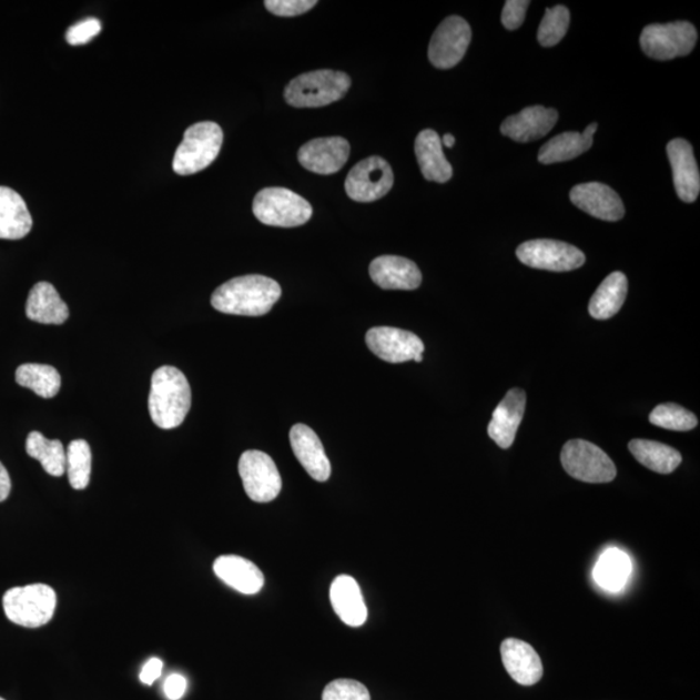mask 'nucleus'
<instances>
[{"mask_svg":"<svg viewBox=\"0 0 700 700\" xmlns=\"http://www.w3.org/2000/svg\"><path fill=\"white\" fill-rule=\"evenodd\" d=\"M11 478L9 471L6 470L2 461H0V503L6 501L11 494Z\"/></svg>","mask_w":700,"mask_h":700,"instance_id":"42","label":"nucleus"},{"mask_svg":"<svg viewBox=\"0 0 700 700\" xmlns=\"http://www.w3.org/2000/svg\"><path fill=\"white\" fill-rule=\"evenodd\" d=\"M17 383L32 389L37 396L53 398L59 394L61 376L55 367L41 364H26L18 367Z\"/></svg>","mask_w":700,"mask_h":700,"instance_id":"32","label":"nucleus"},{"mask_svg":"<svg viewBox=\"0 0 700 700\" xmlns=\"http://www.w3.org/2000/svg\"><path fill=\"white\" fill-rule=\"evenodd\" d=\"M527 0H507L503 11V24L507 30H517L525 22L529 7Z\"/></svg>","mask_w":700,"mask_h":700,"instance_id":"39","label":"nucleus"},{"mask_svg":"<svg viewBox=\"0 0 700 700\" xmlns=\"http://www.w3.org/2000/svg\"><path fill=\"white\" fill-rule=\"evenodd\" d=\"M27 317L42 325H63L69 318L68 305L49 282L37 283L29 292Z\"/></svg>","mask_w":700,"mask_h":700,"instance_id":"26","label":"nucleus"},{"mask_svg":"<svg viewBox=\"0 0 700 700\" xmlns=\"http://www.w3.org/2000/svg\"><path fill=\"white\" fill-rule=\"evenodd\" d=\"M697 41V29L688 21L646 27L640 38L646 55L661 61L689 55Z\"/></svg>","mask_w":700,"mask_h":700,"instance_id":"8","label":"nucleus"},{"mask_svg":"<svg viewBox=\"0 0 700 700\" xmlns=\"http://www.w3.org/2000/svg\"><path fill=\"white\" fill-rule=\"evenodd\" d=\"M322 700H372V697L364 683L341 679L327 684Z\"/></svg>","mask_w":700,"mask_h":700,"instance_id":"36","label":"nucleus"},{"mask_svg":"<svg viewBox=\"0 0 700 700\" xmlns=\"http://www.w3.org/2000/svg\"><path fill=\"white\" fill-rule=\"evenodd\" d=\"M27 453L41 461L43 470L55 478H60L67 471V452L63 443L49 440L38 430L30 433L27 438Z\"/></svg>","mask_w":700,"mask_h":700,"instance_id":"31","label":"nucleus"},{"mask_svg":"<svg viewBox=\"0 0 700 700\" xmlns=\"http://www.w3.org/2000/svg\"><path fill=\"white\" fill-rule=\"evenodd\" d=\"M281 296L278 282L264 275H243L215 290L211 303L221 313L261 317L273 310Z\"/></svg>","mask_w":700,"mask_h":700,"instance_id":"1","label":"nucleus"},{"mask_svg":"<svg viewBox=\"0 0 700 700\" xmlns=\"http://www.w3.org/2000/svg\"><path fill=\"white\" fill-rule=\"evenodd\" d=\"M366 344L376 357L389 364L407 361L422 363L425 344L419 336L396 327H374L366 334Z\"/></svg>","mask_w":700,"mask_h":700,"instance_id":"12","label":"nucleus"},{"mask_svg":"<svg viewBox=\"0 0 700 700\" xmlns=\"http://www.w3.org/2000/svg\"><path fill=\"white\" fill-rule=\"evenodd\" d=\"M58 597L55 590L45 584H30L6 591L3 609L13 625L24 628H40L49 625L55 613Z\"/></svg>","mask_w":700,"mask_h":700,"instance_id":"4","label":"nucleus"},{"mask_svg":"<svg viewBox=\"0 0 700 700\" xmlns=\"http://www.w3.org/2000/svg\"><path fill=\"white\" fill-rule=\"evenodd\" d=\"M91 448L88 442L74 440L67 450V473L69 484L75 490L89 487L91 475Z\"/></svg>","mask_w":700,"mask_h":700,"instance_id":"33","label":"nucleus"},{"mask_svg":"<svg viewBox=\"0 0 700 700\" xmlns=\"http://www.w3.org/2000/svg\"><path fill=\"white\" fill-rule=\"evenodd\" d=\"M559 114L552 108L541 105L525 108L520 113L510 115L501 125V133L520 143L541 140L556 126Z\"/></svg>","mask_w":700,"mask_h":700,"instance_id":"17","label":"nucleus"},{"mask_svg":"<svg viewBox=\"0 0 700 700\" xmlns=\"http://www.w3.org/2000/svg\"><path fill=\"white\" fill-rule=\"evenodd\" d=\"M290 442L300 464L314 480L325 483L331 476V464L317 434L305 425L291 428Z\"/></svg>","mask_w":700,"mask_h":700,"instance_id":"20","label":"nucleus"},{"mask_svg":"<svg viewBox=\"0 0 700 700\" xmlns=\"http://www.w3.org/2000/svg\"><path fill=\"white\" fill-rule=\"evenodd\" d=\"M471 28L465 19H445L430 40L428 59L438 69L456 67L465 58L471 42Z\"/></svg>","mask_w":700,"mask_h":700,"instance_id":"13","label":"nucleus"},{"mask_svg":"<svg viewBox=\"0 0 700 700\" xmlns=\"http://www.w3.org/2000/svg\"><path fill=\"white\" fill-rule=\"evenodd\" d=\"M501 657L507 673L523 687H534L542 679L541 658L529 643L507 638L501 645Z\"/></svg>","mask_w":700,"mask_h":700,"instance_id":"19","label":"nucleus"},{"mask_svg":"<svg viewBox=\"0 0 700 700\" xmlns=\"http://www.w3.org/2000/svg\"><path fill=\"white\" fill-rule=\"evenodd\" d=\"M0 700H6V699H3V698H0Z\"/></svg>","mask_w":700,"mask_h":700,"instance_id":"44","label":"nucleus"},{"mask_svg":"<svg viewBox=\"0 0 700 700\" xmlns=\"http://www.w3.org/2000/svg\"><path fill=\"white\" fill-rule=\"evenodd\" d=\"M632 572V561L628 554L617 548L606 550L595 568V580L598 586L609 590L619 591L625 588Z\"/></svg>","mask_w":700,"mask_h":700,"instance_id":"30","label":"nucleus"},{"mask_svg":"<svg viewBox=\"0 0 700 700\" xmlns=\"http://www.w3.org/2000/svg\"><path fill=\"white\" fill-rule=\"evenodd\" d=\"M317 6L315 0H266L265 7L268 12L281 18H294L304 14Z\"/></svg>","mask_w":700,"mask_h":700,"instance_id":"37","label":"nucleus"},{"mask_svg":"<svg viewBox=\"0 0 700 700\" xmlns=\"http://www.w3.org/2000/svg\"><path fill=\"white\" fill-rule=\"evenodd\" d=\"M628 295L627 276L620 272H615L607 276L601 286L591 296L589 303V314L595 319L603 321L612 318L618 314Z\"/></svg>","mask_w":700,"mask_h":700,"instance_id":"28","label":"nucleus"},{"mask_svg":"<svg viewBox=\"0 0 700 700\" xmlns=\"http://www.w3.org/2000/svg\"><path fill=\"white\" fill-rule=\"evenodd\" d=\"M560 460L566 473L576 480L605 484L617 478V466L612 459L597 445L586 440L566 443Z\"/></svg>","mask_w":700,"mask_h":700,"instance_id":"7","label":"nucleus"},{"mask_svg":"<svg viewBox=\"0 0 700 700\" xmlns=\"http://www.w3.org/2000/svg\"><path fill=\"white\" fill-rule=\"evenodd\" d=\"M651 425L669 429L684 430L694 429L698 426V418L684 407L676 404H661L650 414Z\"/></svg>","mask_w":700,"mask_h":700,"instance_id":"34","label":"nucleus"},{"mask_svg":"<svg viewBox=\"0 0 700 700\" xmlns=\"http://www.w3.org/2000/svg\"><path fill=\"white\" fill-rule=\"evenodd\" d=\"M569 199L581 211L602 221H620L626 207L611 187L598 182L579 184L569 192Z\"/></svg>","mask_w":700,"mask_h":700,"instance_id":"15","label":"nucleus"},{"mask_svg":"<svg viewBox=\"0 0 700 700\" xmlns=\"http://www.w3.org/2000/svg\"><path fill=\"white\" fill-rule=\"evenodd\" d=\"M240 475L245 494L252 501L272 503L281 494L282 478L278 467L264 452H244L240 459Z\"/></svg>","mask_w":700,"mask_h":700,"instance_id":"9","label":"nucleus"},{"mask_svg":"<svg viewBox=\"0 0 700 700\" xmlns=\"http://www.w3.org/2000/svg\"><path fill=\"white\" fill-rule=\"evenodd\" d=\"M253 214L267 226L297 227L312 219L313 207L294 191L268 187L261 190L253 200Z\"/></svg>","mask_w":700,"mask_h":700,"instance_id":"6","label":"nucleus"},{"mask_svg":"<svg viewBox=\"0 0 700 700\" xmlns=\"http://www.w3.org/2000/svg\"><path fill=\"white\" fill-rule=\"evenodd\" d=\"M569 11L565 6L546 9L545 17L538 28L537 40L544 48H552L564 40L569 27Z\"/></svg>","mask_w":700,"mask_h":700,"instance_id":"35","label":"nucleus"},{"mask_svg":"<svg viewBox=\"0 0 700 700\" xmlns=\"http://www.w3.org/2000/svg\"><path fill=\"white\" fill-rule=\"evenodd\" d=\"M677 195L683 203H694L700 192V173L691 144L673 140L667 145Z\"/></svg>","mask_w":700,"mask_h":700,"instance_id":"18","label":"nucleus"},{"mask_svg":"<svg viewBox=\"0 0 700 700\" xmlns=\"http://www.w3.org/2000/svg\"><path fill=\"white\" fill-rule=\"evenodd\" d=\"M526 405V392L514 388L507 392L503 402L496 407L488 426V435L499 448H511L521 419L525 417Z\"/></svg>","mask_w":700,"mask_h":700,"instance_id":"16","label":"nucleus"},{"mask_svg":"<svg viewBox=\"0 0 700 700\" xmlns=\"http://www.w3.org/2000/svg\"><path fill=\"white\" fill-rule=\"evenodd\" d=\"M33 227L26 200L19 192L0 186V240L19 241Z\"/></svg>","mask_w":700,"mask_h":700,"instance_id":"24","label":"nucleus"},{"mask_svg":"<svg viewBox=\"0 0 700 700\" xmlns=\"http://www.w3.org/2000/svg\"><path fill=\"white\" fill-rule=\"evenodd\" d=\"M190 383L179 368L159 367L152 375L149 397L150 415L161 429L180 427L191 409Z\"/></svg>","mask_w":700,"mask_h":700,"instance_id":"2","label":"nucleus"},{"mask_svg":"<svg viewBox=\"0 0 700 700\" xmlns=\"http://www.w3.org/2000/svg\"><path fill=\"white\" fill-rule=\"evenodd\" d=\"M331 605L338 618L349 627L364 626L367 620V607L363 591L355 579L348 575L337 576L329 588Z\"/></svg>","mask_w":700,"mask_h":700,"instance_id":"22","label":"nucleus"},{"mask_svg":"<svg viewBox=\"0 0 700 700\" xmlns=\"http://www.w3.org/2000/svg\"><path fill=\"white\" fill-rule=\"evenodd\" d=\"M395 175L386 160L372 156L352 168L345 180V191L357 203H373L394 187Z\"/></svg>","mask_w":700,"mask_h":700,"instance_id":"10","label":"nucleus"},{"mask_svg":"<svg viewBox=\"0 0 700 700\" xmlns=\"http://www.w3.org/2000/svg\"><path fill=\"white\" fill-rule=\"evenodd\" d=\"M351 84L348 74L322 69L297 75L284 90V99L295 108L326 106L344 98Z\"/></svg>","mask_w":700,"mask_h":700,"instance_id":"3","label":"nucleus"},{"mask_svg":"<svg viewBox=\"0 0 700 700\" xmlns=\"http://www.w3.org/2000/svg\"><path fill=\"white\" fill-rule=\"evenodd\" d=\"M223 132L212 121L197 122L184 133L175 151L173 171L179 175H191L204 171L219 158Z\"/></svg>","mask_w":700,"mask_h":700,"instance_id":"5","label":"nucleus"},{"mask_svg":"<svg viewBox=\"0 0 700 700\" xmlns=\"http://www.w3.org/2000/svg\"><path fill=\"white\" fill-rule=\"evenodd\" d=\"M598 129L597 122L587 128L584 133H564L554 136L548 143L542 145L538 160L541 164L565 163L586 153L594 145V135Z\"/></svg>","mask_w":700,"mask_h":700,"instance_id":"27","label":"nucleus"},{"mask_svg":"<svg viewBox=\"0 0 700 700\" xmlns=\"http://www.w3.org/2000/svg\"><path fill=\"white\" fill-rule=\"evenodd\" d=\"M163 661L158 658H152L145 663L141 672V681L145 684H152L155 682L161 672H163Z\"/></svg>","mask_w":700,"mask_h":700,"instance_id":"41","label":"nucleus"},{"mask_svg":"<svg viewBox=\"0 0 700 700\" xmlns=\"http://www.w3.org/2000/svg\"><path fill=\"white\" fill-rule=\"evenodd\" d=\"M629 450L642 466L661 475L672 474L682 461L679 450L658 442L636 438L629 443Z\"/></svg>","mask_w":700,"mask_h":700,"instance_id":"29","label":"nucleus"},{"mask_svg":"<svg viewBox=\"0 0 700 700\" xmlns=\"http://www.w3.org/2000/svg\"><path fill=\"white\" fill-rule=\"evenodd\" d=\"M415 155L423 176L427 181L446 183L453 176V168L444 156L442 138L434 130H423L415 141Z\"/></svg>","mask_w":700,"mask_h":700,"instance_id":"25","label":"nucleus"},{"mask_svg":"<svg viewBox=\"0 0 700 700\" xmlns=\"http://www.w3.org/2000/svg\"><path fill=\"white\" fill-rule=\"evenodd\" d=\"M520 263L549 272H571L586 264V255L571 244L550 240L529 241L519 245Z\"/></svg>","mask_w":700,"mask_h":700,"instance_id":"11","label":"nucleus"},{"mask_svg":"<svg viewBox=\"0 0 700 700\" xmlns=\"http://www.w3.org/2000/svg\"><path fill=\"white\" fill-rule=\"evenodd\" d=\"M213 571L226 586L243 595H256L264 588V574L255 564L242 557H219L214 561Z\"/></svg>","mask_w":700,"mask_h":700,"instance_id":"23","label":"nucleus"},{"mask_svg":"<svg viewBox=\"0 0 700 700\" xmlns=\"http://www.w3.org/2000/svg\"><path fill=\"white\" fill-rule=\"evenodd\" d=\"M368 272L376 286L383 290L413 291L417 290L422 283L419 267L405 257H376Z\"/></svg>","mask_w":700,"mask_h":700,"instance_id":"21","label":"nucleus"},{"mask_svg":"<svg viewBox=\"0 0 700 700\" xmlns=\"http://www.w3.org/2000/svg\"><path fill=\"white\" fill-rule=\"evenodd\" d=\"M100 32H102V22L95 18H90L69 28L65 38L71 45H82L94 40Z\"/></svg>","mask_w":700,"mask_h":700,"instance_id":"38","label":"nucleus"},{"mask_svg":"<svg viewBox=\"0 0 700 700\" xmlns=\"http://www.w3.org/2000/svg\"><path fill=\"white\" fill-rule=\"evenodd\" d=\"M351 144L341 136L318 138L298 150L297 159L307 171L315 174H335L346 164Z\"/></svg>","mask_w":700,"mask_h":700,"instance_id":"14","label":"nucleus"},{"mask_svg":"<svg viewBox=\"0 0 700 700\" xmlns=\"http://www.w3.org/2000/svg\"><path fill=\"white\" fill-rule=\"evenodd\" d=\"M186 689L187 681L182 674L169 676L164 684L165 694L171 700H180L186 692Z\"/></svg>","mask_w":700,"mask_h":700,"instance_id":"40","label":"nucleus"},{"mask_svg":"<svg viewBox=\"0 0 700 700\" xmlns=\"http://www.w3.org/2000/svg\"><path fill=\"white\" fill-rule=\"evenodd\" d=\"M442 143L445 145V148L452 149L454 144H456V138H454L452 134H446L444 135Z\"/></svg>","mask_w":700,"mask_h":700,"instance_id":"43","label":"nucleus"}]
</instances>
